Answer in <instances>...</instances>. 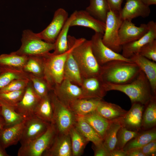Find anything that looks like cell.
Returning <instances> with one entry per match:
<instances>
[{
	"mask_svg": "<svg viewBox=\"0 0 156 156\" xmlns=\"http://www.w3.org/2000/svg\"><path fill=\"white\" fill-rule=\"evenodd\" d=\"M85 39L84 38H77L73 36L68 35V49L67 51L58 55L49 52L42 55L44 66L43 77L52 90L64 79V66L68 55L75 48Z\"/></svg>",
	"mask_w": 156,
	"mask_h": 156,
	"instance_id": "1",
	"label": "cell"
},
{
	"mask_svg": "<svg viewBox=\"0 0 156 156\" xmlns=\"http://www.w3.org/2000/svg\"><path fill=\"white\" fill-rule=\"evenodd\" d=\"M100 77L105 83L121 85L132 81L140 70L135 63L114 60L102 66Z\"/></svg>",
	"mask_w": 156,
	"mask_h": 156,
	"instance_id": "2",
	"label": "cell"
},
{
	"mask_svg": "<svg viewBox=\"0 0 156 156\" xmlns=\"http://www.w3.org/2000/svg\"><path fill=\"white\" fill-rule=\"evenodd\" d=\"M105 85L107 91L116 90L125 94L130 99L131 104L137 103L146 105L154 96L148 80L141 70L130 83L121 85L105 83Z\"/></svg>",
	"mask_w": 156,
	"mask_h": 156,
	"instance_id": "3",
	"label": "cell"
},
{
	"mask_svg": "<svg viewBox=\"0 0 156 156\" xmlns=\"http://www.w3.org/2000/svg\"><path fill=\"white\" fill-rule=\"evenodd\" d=\"M72 53L79 66L83 78L100 76L102 66L93 54L90 40L86 39L75 48Z\"/></svg>",
	"mask_w": 156,
	"mask_h": 156,
	"instance_id": "4",
	"label": "cell"
},
{
	"mask_svg": "<svg viewBox=\"0 0 156 156\" xmlns=\"http://www.w3.org/2000/svg\"><path fill=\"white\" fill-rule=\"evenodd\" d=\"M53 109L52 123L57 134H68L75 126L76 115L69 107L60 100L52 91L49 93Z\"/></svg>",
	"mask_w": 156,
	"mask_h": 156,
	"instance_id": "5",
	"label": "cell"
},
{
	"mask_svg": "<svg viewBox=\"0 0 156 156\" xmlns=\"http://www.w3.org/2000/svg\"><path fill=\"white\" fill-rule=\"evenodd\" d=\"M21 42L20 48L15 52L22 56H42L53 50L54 48V43L42 40L37 33L29 29L23 31Z\"/></svg>",
	"mask_w": 156,
	"mask_h": 156,
	"instance_id": "6",
	"label": "cell"
},
{
	"mask_svg": "<svg viewBox=\"0 0 156 156\" xmlns=\"http://www.w3.org/2000/svg\"><path fill=\"white\" fill-rule=\"evenodd\" d=\"M56 134L51 123L46 132L39 138L21 144L18 156H41L49 147Z\"/></svg>",
	"mask_w": 156,
	"mask_h": 156,
	"instance_id": "7",
	"label": "cell"
},
{
	"mask_svg": "<svg viewBox=\"0 0 156 156\" xmlns=\"http://www.w3.org/2000/svg\"><path fill=\"white\" fill-rule=\"evenodd\" d=\"M122 21L119 12L109 8L105 22V28L102 40L106 46L118 53L122 51L118 31Z\"/></svg>",
	"mask_w": 156,
	"mask_h": 156,
	"instance_id": "8",
	"label": "cell"
},
{
	"mask_svg": "<svg viewBox=\"0 0 156 156\" xmlns=\"http://www.w3.org/2000/svg\"><path fill=\"white\" fill-rule=\"evenodd\" d=\"M103 34L95 32L90 40L92 52L99 64L102 66L114 60H122L133 62L130 58L124 57L106 46L103 42Z\"/></svg>",
	"mask_w": 156,
	"mask_h": 156,
	"instance_id": "9",
	"label": "cell"
},
{
	"mask_svg": "<svg viewBox=\"0 0 156 156\" xmlns=\"http://www.w3.org/2000/svg\"><path fill=\"white\" fill-rule=\"evenodd\" d=\"M68 18V13L65 10L58 9L49 25L43 31L37 33V35L46 42L54 43Z\"/></svg>",
	"mask_w": 156,
	"mask_h": 156,
	"instance_id": "10",
	"label": "cell"
},
{
	"mask_svg": "<svg viewBox=\"0 0 156 156\" xmlns=\"http://www.w3.org/2000/svg\"><path fill=\"white\" fill-rule=\"evenodd\" d=\"M41 98L35 92L30 81L22 99L14 108L17 113L26 119L34 115L35 109Z\"/></svg>",
	"mask_w": 156,
	"mask_h": 156,
	"instance_id": "11",
	"label": "cell"
},
{
	"mask_svg": "<svg viewBox=\"0 0 156 156\" xmlns=\"http://www.w3.org/2000/svg\"><path fill=\"white\" fill-rule=\"evenodd\" d=\"M24 126L21 139L22 144L35 139L42 135L51 124L34 115L24 120Z\"/></svg>",
	"mask_w": 156,
	"mask_h": 156,
	"instance_id": "12",
	"label": "cell"
},
{
	"mask_svg": "<svg viewBox=\"0 0 156 156\" xmlns=\"http://www.w3.org/2000/svg\"><path fill=\"white\" fill-rule=\"evenodd\" d=\"M148 30L147 24L136 26L131 21L123 20L118 31L120 43L122 45L135 41L142 37Z\"/></svg>",
	"mask_w": 156,
	"mask_h": 156,
	"instance_id": "13",
	"label": "cell"
},
{
	"mask_svg": "<svg viewBox=\"0 0 156 156\" xmlns=\"http://www.w3.org/2000/svg\"><path fill=\"white\" fill-rule=\"evenodd\" d=\"M52 91L58 99L68 105L71 102L78 99L83 98L80 86L64 78L62 82L53 88Z\"/></svg>",
	"mask_w": 156,
	"mask_h": 156,
	"instance_id": "14",
	"label": "cell"
},
{
	"mask_svg": "<svg viewBox=\"0 0 156 156\" xmlns=\"http://www.w3.org/2000/svg\"><path fill=\"white\" fill-rule=\"evenodd\" d=\"M145 106L139 103H132L129 110L117 120L121 126L131 131H140L142 129V116Z\"/></svg>",
	"mask_w": 156,
	"mask_h": 156,
	"instance_id": "15",
	"label": "cell"
},
{
	"mask_svg": "<svg viewBox=\"0 0 156 156\" xmlns=\"http://www.w3.org/2000/svg\"><path fill=\"white\" fill-rule=\"evenodd\" d=\"M147 32L138 40L122 46V55L125 57L129 58L133 54L138 53L141 48L147 43L156 38V23L153 21L147 24Z\"/></svg>",
	"mask_w": 156,
	"mask_h": 156,
	"instance_id": "16",
	"label": "cell"
},
{
	"mask_svg": "<svg viewBox=\"0 0 156 156\" xmlns=\"http://www.w3.org/2000/svg\"><path fill=\"white\" fill-rule=\"evenodd\" d=\"M100 76L83 78L81 86L83 98L103 99L107 92Z\"/></svg>",
	"mask_w": 156,
	"mask_h": 156,
	"instance_id": "17",
	"label": "cell"
},
{
	"mask_svg": "<svg viewBox=\"0 0 156 156\" xmlns=\"http://www.w3.org/2000/svg\"><path fill=\"white\" fill-rule=\"evenodd\" d=\"M42 156H73L69 134H56L50 146Z\"/></svg>",
	"mask_w": 156,
	"mask_h": 156,
	"instance_id": "18",
	"label": "cell"
},
{
	"mask_svg": "<svg viewBox=\"0 0 156 156\" xmlns=\"http://www.w3.org/2000/svg\"><path fill=\"white\" fill-rule=\"evenodd\" d=\"M151 13L149 6L141 0H126L125 4L119 12L122 20L132 21L138 17L146 18Z\"/></svg>",
	"mask_w": 156,
	"mask_h": 156,
	"instance_id": "19",
	"label": "cell"
},
{
	"mask_svg": "<svg viewBox=\"0 0 156 156\" xmlns=\"http://www.w3.org/2000/svg\"><path fill=\"white\" fill-rule=\"evenodd\" d=\"M130 58L136 64L145 75L149 82L153 94L156 93V63L138 53L133 55Z\"/></svg>",
	"mask_w": 156,
	"mask_h": 156,
	"instance_id": "20",
	"label": "cell"
},
{
	"mask_svg": "<svg viewBox=\"0 0 156 156\" xmlns=\"http://www.w3.org/2000/svg\"><path fill=\"white\" fill-rule=\"evenodd\" d=\"M74 18L70 26H81L90 28L96 33L103 34L105 28V23L95 18L86 10H75Z\"/></svg>",
	"mask_w": 156,
	"mask_h": 156,
	"instance_id": "21",
	"label": "cell"
},
{
	"mask_svg": "<svg viewBox=\"0 0 156 156\" xmlns=\"http://www.w3.org/2000/svg\"><path fill=\"white\" fill-rule=\"evenodd\" d=\"M24 120L14 125L5 126L0 130V143L5 149L20 142L24 126Z\"/></svg>",
	"mask_w": 156,
	"mask_h": 156,
	"instance_id": "22",
	"label": "cell"
},
{
	"mask_svg": "<svg viewBox=\"0 0 156 156\" xmlns=\"http://www.w3.org/2000/svg\"><path fill=\"white\" fill-rule=\"evenodd\" d=\"M102 99L81 98L71 102L68 106L75 115L83 116L95 111Z\"/></svg>",
	"mask_w": 156,
	"mask_h": 156,
	"instance_id": "23",
	"label": "cell"
},
{
	"mask_svg": "<svg viewBox=\"0 0 156 156\" xmlns=\"http://www.w3.org/2000/svg\"><path fill=\"white\" fill-rule=\"evenodd\" d=\"M96 111L101 116L111 121L119 119L127 111L117 105L104 101L103 99L99 103Z\"/></svg>",
	"mask_w": 156,
	"mask_h": 156,
	"instance_id": "24",
	"label": "cell"
},
{
	"mask_svg": "<svg viewBox=\"0 0 156 156\" xmlns=\"http://www.w3.org/2000/svg\"><path fill=\"white\" fill-rule=\"evenodd\" d=\"M72 52L68 55L64 65V78L68 79L74 84L80 86L83 78L79 66Z\"/></svg>",
	"mask_w": 156,
	"mask_h": 156,
	"instance_id": "25",
	"label": "cell"
},
{
	"mask_svg": "<svg viewBox=\"0 0 156 156\" xmlns=\"http://www.w3.org/2000/svg\"><path fill=\"white\" fill-rule=\"evenodd\" d=\"M83 116L103 140L112 121L105 119L96 110Z\"/></svg>",
	"mask_w": 156,
	"mask_h": 156,
	"instance_id": "26",
	"label": "cell"
},
{
	"mask_svg": "<svg viewBox=\"0 0 156 156\" xmlns=\"http://www.w3.org/2000/svg\"><path fill=\"white\" fill-rule=\"evenodd\" d=\"M28 57L18 55L15 51L9 54H1L0 67L2 69L23 70Z\"/></svg>",
	"mask_w": 156,
	"mask_h": 156,
	"instance_id": "27",
	"label": "cell"
},
{
	"mask_svg": "<svg viewBox=\"0 0 156 156\" xmlns=\"http://www.w3.org/2000/svg\"><path fill=\"white\" fill-rule=\"evenodd\" d=\"M156 140V130L152 129L139 131L138 135L129 141L123 149L125 151L135 148H141L149 142Z\"/></svg>",
	"mask_w": 156,
	"mask_h": 156,
	"instance_id": "28",
	"label": "cell"
},
{
	"mask_svg": "<svg viewBox=\"0 0 156 156\" xmlns=\"http://www.w3.org/2000/svg\"><path fill=\"white\" fill-rule=\"evenodd\" d=\"M75 11L68 17L65 24L58 34L54 44L53 51L52 53L58 55L63 53L68 49V33L72 21L74 18Z\"/></svg>",
	"mask_w": 156,
	"mask_h": 156,
	"instance_id": "29",
	"label": "cell"
},
{
	"mask_svg": "<svg viewBox=\"0 0 156 156\" xmlns=\"http://www.w3.org/2000/svg\"><path fill=\"white\" fill-rule=\"evenodd\" d=\"M75 127L89 141L95 146L102 144L103 140L82 116L76 115Z\"/></svg>",
	"mask_w": 156,
	"mask_h": 156,
	"instance_id": "30",
	"label": "cell"
},
{
	"mask_svg": "<svg viewBox=\"0 0 156 156\" xmlns=\"http://www.w3.org/2000/svg\"><path fill=\"white\" fill-rule=\"evenodd\" d=\"M109 10L106 0H90L85 10L95 18L105 23Z\"/></svg>",
	"mask_w": 156,
	"mask_h": 156,
	"instance_id": "31",
	"label": "cell"
},
{
	"mask_svg": "<svg viewBox=\"0 0 156 156\" xmlns=\"http://www.w3.org/2000/svg\"><path fill=\"white\" fill-rule=\"evenodd\" d=\"M156 125V96H154L145 105L142 116V129H150Z\"/></svg>",
	"mask_w": 156,
	"mask_h": 156,
	"instance_id": "32",
	"label": "cell"
},
{
	"mask_svg": "<svg viewBox=\"0 0 156 156\" xmlns=\"http://www.w3.org/2000/svg\"><path fill=\"white\" fill-rule=\"evenodd\" d=\"M69 134L70 138L73 156H80L89 141L75 127L70 130Z\"/></svg>",
	"mask_w": 156,
	"mask_h": 156,
	"instance_id": "33",
	"label": "cell"
},
{
	"mask_svg": "<svg viewBox=\"0 0 156 156\" xmlns=\"http://www.w3.org/2000/svg\"><path fill=\"white\" fill-rule=\"evenodd\" d=\"M23 70L28 74L43 77L44 66L42 56H28Z\"/></svg>",
	"mask_w": 156,
	"mask_h": 156,
	"instance_id": "34",
	"label": "cell"
},
{
	"mask_svg": "<svg viewBox=\"0 0 156 156\" xmlns=\"http://www.w3.org/2000/svg\"><path fill=\"white\" fill-rule=\"evenodd\" d=\"M34 114L41 119L51 123L53 109L49 94L41 99L35 109Z\"/></svg>",
	"mask_w": 156,
	"mask_h": 156,
	"instance_id": "35",
	"label": "cell"
},
{
	"mask_svg": "<svg viewBox=\"0 0 156 156\" xmlns=\"http://www.w3.org/2000/svg\"><path fill=\"white\" fill-rule=\"evenodd\" d=\"M1 115L5 123V126H9L19 123L24 119L15 110L14 107L0 98Z\"/></svg>",
	"mask_w": 156,
	"mask_h": 156,
	"instance_id": "36",
	"label": "cell"
},
{
	"mask_svg": "<svg viewBox=\"0 0 156 156\" xmlns=\"http://www.w3.org/2000/svg\"><path fill=\"white\" fill-rule=\"evenodd\" d=\"M29 78V74L23 70L3 69L0 73V90L16 79Z\"/></svg>",
	"mask_w": 156,
	"mask_h": 156,
	"instance_id": "37",
	"label": "cell"
},
{
	"mask_svg": "<svg viewBox=\"0 0 156 156\" xmlns=\"http://www.w3.org/2000/svg\"><path fill=\"white\" fill-rule=\"evenodd\" d=\"M121 127L120 124L117 120L112 121L103 140V144L110 152L115 148L117 134Z\"/></svg>",
	"mask_w": 156,
	"mask_h": 156,
	"instance_id": "38",
	"label": "cell"
},
{
	"mask_svg": "<svg viewBox=\"0 0 156 156\" xmlns=\"http://www.w3.org/2000/svg\"><path fill=\"white\" fill-rule=\"evenodd\" d=\"M29 75L34 91L41 98L48 95L49 92L52 91L43 77H36L31 74Z\"/></svg>",
	"mask_w": 156,
	"mask_h": 156,
	"instance_id": "39",
	"label": "cell"
},
{
	"mask_svg": "<svg viewBox=\"0 0 156 156\" xmlns=\"http://www.w3.org/2000/svg\"><path fill=\"white\" fill-rule=\"evenodd\" d=\"M139 132L131 131L124 127L121 126L117 133L115 148L117 149H123L127 143L136 137Z\"/></svg>",
	"mask_w": 156,
	"mask_h": 156,
	"instance_id": "40",
	"label": "cell"
},
{
	"mask_svg": "<svg viewBox=\"0 0 156 156\" xmlns=\"http://www.w3.org/2000/svg\"><path fill=\"white\" fill-rule=\"evenodd\" d=\"M25 89L0 93V98L10 105L14 107L22 99Z\"/></svg>",
	"mask_w": 156,
	"mask_h": 156,
	"instance_id": "41",
	"label": "cell"
},
{
	"mask_svg": "<svg viewBox=\"0 0 156 156\" xmlns=\"http://www.w3.org/2000/svg\"><path fill=\"white\" fill-rule=\"evenodd\" d=\"M30 80L29 78L16 79L0 90V93L25 89Z\"/></svg>",
	"mask_w": 156,
	"mask_h": 156,
	"instance_id": "42",
	"label": "cell"
},
{
	"mask_svg": "<svg viewBox=\"0 0 156 156\" xmlns=\"http://www.w3.org/2000/svg\"><path fill=\"white\" fill-rule=\"evenodd\" d=\"M141 55L154 62H156V40L147 43L138 53Z\"/></svg>",
	"mask_w": 156,
	"mask_h": 156,
	"instance_id": "43",
	"label": "cell"
},
{
	"mask_svg": "<svg viewBox=\"0 0 156 156\" xmlns=\"http://www.w3.org/2000/svg\"><path fill=\"white\" fill-rule=\"evenodd\" d=\"M145 156H154L156 154V140L152 141L141 148Z\"/></svg>",
	"mask_w": 156,
	"mask_h": 156,
	"instance_id": "44",
	"label": "cell"
},
{
	"mask_svg": "<svg viewBox=\"0 0 156 156\" xmlns=\"http://www.w3.org/2000/svg\"><path fill=\"white\" fill-rule=\"evenodd\" d=\"M92 148L94 156H110V152L105 147L103 143L99 145H93Z\"/></svg>",
	"mask_w": 156,
	"mask_h": 156,
	"instance_id": "45",
	"label": "cell"
},
{
	"mask_svg": "<svg viewBox=\"0 0 156 156\" xmlns=\"http://www.w3.org/2000/svg\"><path fill=\"white\" fill-rule=\"evenodd\" d=\"M109 8L114 11L120 12L121 9V5L124 0H106Z\"/></svg>",
	"mask_w": 156,
	"mask_h": 156,
	"instance_id": "46",
	"label": "cell"
},
{
	"mask_svg": "<svg viewBox=\"0 0 156 156\" xmlns=\"http://www.w3.org/2000/svg\"><path fill=\"white\" fill-rule=\"evenodd\" d=\"M126 156H145L141 148H135L130 149L126 151Z\"/></svg>",
	"mask_w": 156,
	"mask_h": 156,
	"instance_id": "47",
	"label": "cell"
},
{
	"mask_svg": "<svg viewBox=\"0 0 156 156\" xmlns=\"http://www.w3.org/2000/svg\"><path fill=\"white\" fill-rule=\"evenodd\" d=\"M126 152L123 149L115 148L110 152V156H126Z\"/></svg>",
	"mask_w": 156,
	"mask_h": 156,
	"instance_id": "48",
	"label": "cell"
},
{
	"mask_svg": "<svg viewBox=\"0 0 156 156\" xmlns=\"http://www.w3.org/2000/svg\"><path fill=\"white\" fill-rule=\"evenodd\" d=\"M144 3L149 6L151 5H155L156 0H141Z\"/></svg>",
	"mask_w": 156,
	"mask_h": 156,
	"instance_id": "49",
	"label": "cell"
},
{
	"mask_svg": "<svg viewBox=\"0 0 156 156\" xmlns=\"http://www.w3.org/2000/svg\"><path fill=\"white\" fill-rule=\"evenodd\" d=\"M4 148L0 143V156H9Z\"/></svg>",
	"mask_w": 156,
	"mask_h": 156,
	"instance_id": "50",
	"label": "cell"
},
{
	"mask_svg": "<svg viewBox=\"0 0 156 156\" xmlns=\"http://www.w3.org/2000/svg\"><path fill=\"white\" fill-rule=\"evenodd\" d=\"M5 125V120L1 115H0V130L4 127Z\"/></svg>",
	"mask_w": 156,
	"mask_h": 156,
	"instance_id": "51",
	"label": "cell"
},
{
	"mask_svg": "<svg viewBox=\"0 0 156 156\" xmlns=\"http://www.w3.org/2000/svg\"><path fill=\"white\" fill-rule=\"evenodd\" d=\"M2 70L3 69L1 68L0 67V73Z\"/></svg>",
	"mask_w": 156,
	"mask_h": 156,
	"instance_id": "52",
	"label": "cell"
},
{
	"mask_svg": "<svg viewBox=\"0 0 156 156\" xmlns=\"http://www.w3.org/2000/svg\"><path fill=\"white\" fill-rule=\"evenodd\" d=\"M0 115H1V107H0Z\"/></svg>",
	"mask_w": 156,
	"mask_h": 156,
	"instance_id": "53",
	"label": "cell"
},
{
	"mask_svg": "<svg viewBox=\"0 0 156 156\" xmlns=\"http://www.w3.org/2000/svg\"><path fill=\"white\" fill-rule=\"evenodd\" d=\"M1 105L0 104V107H1Z\"/></svg>",
	"mask_w": 156,
	"mask_h": 156,
	"instance_id": "54",
	"label": "cell"
}]
</instances>
